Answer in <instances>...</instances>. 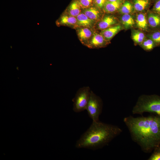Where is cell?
Instances as JSON below:
<instances>
[{
	"instance_id": "6da1fadb",
	"label": "cell",
	"mask_w": 160,
	"mask_h": 160,
	"mask_svg": "<svg viewBox=\"0 0 160 160\" xmlns=\"http://www.w3.org/2000/svg\"><path fill=\"white\" fill-rule=\"evenodd\" d=\"M124 121L132 140L145 152H151L160 145V116L152 114L147 117H125Z\"/></svg>"
},
{
	"instance_id": "7a4b0ae2",
	"label": "cell",
	"mask_w": 160,
	"mask_h": 160,
	"mask_svg": "<svg viewBox=\"0 0 160 160\" xmlns=\"http://www.w3.org/2000/svg\"><path fill=\"white\" fill-rule=\"evenodd\" d=\"M122 129L117 126L99 121H93L77 140L75 147L93 150L101 148L119 135Z\"/></svg>"
},
{
	"instance_id": "3957f363",
	"label": "cell",
	"mask_w": 160,
	"mask_h": 160,
	"mask_svg": "<svg viewBox=\"0 0 160 160\" xmlns=\"http://www.w3.org/2000/svg\"><path fill=\"white\" fill-rule=\"evenodd\" d=\"M132 111L133 114H141L147 112L160 116V96L156 95H141Z\"/></svg>"
},
{
	"instance_id": "277c9868",
	"label": "cell",
	"mask_w": 160,
	"mask_h": 160,
	"mask_svg": "<svg viewBox=\"0 0 160 160\" xmlns=\"http://www.w3.org/2000/svg\"><path fill=\"white\" fill-rule=\"evenodd\" d=\"M91 90L89 87H84L79 89L72 99L73 111L79 113L86 110L89 100Z\"/></svg>"
},
{
	"instance_id": "5b68a950",
	"label": "cell",
	"mask_w": 160,
	"mask_h": 160,
	"mask_svg": "<svg viewBox=\"0 0 160 160\" xmlns=\"http://www.w3.org/2000/svg\"><path fill=\"white\" fill-rule=\"evenodd\" d=\"M103 108L102 99L91 90L90 97L86 109L89 117L93 121H99V117Z\"/></svg>"
},
{
	"instance_id": "8992f818",
	"label": "cell",
	"mask_w": 160,
	"mask_h": 160,
	"mask_svg": "<svg viewBox=\"0 0 160 160\" xmlns=\"http://www.w3.org/2000/svg\"><path fill=\"white\" fill-rule=\"evenodd\" d=\"M109 42L100 33H94L86 46L90 48H98L106 47Z\"/></svg>"
},
{
	"instance_id": "52a82bcc",
	"label": "cell",
	"mask_w": 160,
	"mask_h": 160,
	"mask_svg": "<svg viewBox=\"0 0 160 160\" xmlns=\"http://www.w3.org/2000/svg\"><path fill=\"white\" fill-rule=\"evenodd\" d=\"M77 29V33L81 43L87 46L91 39L93 32L90 28L82 27Z\"/></svg>"
},
{
	"instance_id": "ba28073f",
	"label": "cell",
	"mask_w": 160,
	"mask_h": 160,
	"mask_svg": "<svg viewBox=\"0 0 160 160\" xmlns=\"http://www.w3.org/2000/svg\"><path fill=\"white\" fill-rule=\"evenodd\" d=\"M117 23L116 19L112 15H106L98 23L97 27L103 30L113 26Z\"/></svg>"
},
{
	"instance_id": "9c48e42d",
	"label": "cell",
	"mask_w": 160,
	"mask_h": 160,
	"mask_svg": "<svg viewBox=\"0 0 160 160\" xmlns=\"http://www.w3.org/2000/svg\"><path fill=\"white\" fill-rule=\"evenodd\" d=\"M122 29L121 26L120 24H117L102 30L100 34L109 42L113 37Z\"/></svg>"
},
{
	"instance_id": "30bf717a",
	"label": "cell",
	"mask_w": 160,
	"mask_h": 160,
	"mask_svg": "<svg viewBox=\"0 0 160 160\" xmlns=\"http://www.w3.org/2000/svg\"><path fill=\"white\" fill-rule=\"evenodd\" d=\"M100 9L93 6L89 8L84 9L82 13L89 19L96 22L100 19L101 13Z\"/></svg>"
},
{
	"instance_id": "8fae6325",
	"label": "cell",
	"mask_w": 160,
	"mask_h": 160,
	"mask_svg": "<svg viewBox=\"0 0 160 160\" xmlns=\"http://www.w3.org/2000/svg\"><path fill=\"white\" fill-rule=\"evenodd\" d=\"M77 20V26L91 28L96 22L89 19L83 13L81 12L76 17Z\"/></svg>"
},
{
	"instance_id": "7c38bea8",
	"label": "cell",
	"mask_w": 160,
	"mask_h": 160,
	"mask_svg": "<svg viewBox=\"0 0 160 160\" xmlns=\"http://www.w3.org/2000/svg\"><path fill=\"white\" fill-rule=\"evenodd\" d=\"M59 25L70 26H77V20L76 17L67 14L61 16L58 20Z\"/></svg>"
},
{
	"instance_id": "4fadbf2b",
	"label": "cell",
	"mask_w": 160,
	"mask_h": 160,
	"mask_svg": "<svg viewBox=\"0 0 160 160\" xmlns=\"http://www.w3.org/2000/svg\"><path fill=\"white\" fill-rule=\"evenodd\" d=\"M81 9L78 0H73L67 8L66 13L76 17L81 13Z\"/></svg>"
},
{
	"instance_id": "5bb4252c",
	"label": "cell",
	"mask_w": 160,
	"mask_h": 160,
	"mask_svg": "<svg viewBox=\"0 0 160 160\" xmlns=\"http://www.w3.org/2000/svg\"><path fill=\"white\" fill-rule=\"evenodd\" d=\"M122 3V0H117L114 1H107L105 4L103 9L106 12L113 13L119 9Z\"/></svg>"
},
{
	"instance_id": "9a60e30c",
	"label": "cell",
	"mask_w": 160,
	"mask_h": 160,
	"mask_svg": "<svg viewBox=\"0 0 160 160\" xmlns=\"http://www.w3.org/2000/svg\"><path fill=\"white\" fill-rule=\"evenodd\" d=\"M135 23L137 27L142 30L146 31L148 29V23L145 14L139 13L137 15Z\"/></svg>"
},
{
	"instance_id": "2e32d148",
	"label": "cell",
	"mask_w": 160,
	"mask_h": 160,
	"mask_svg": "<svg viewBox=\"0 0 160 160\" xmlns=\"http://www.w3.org/2000/svg\"><path fill=\"white\" fill-rule=\"evenodd\" d=\"M121 21L124 27L127 29L133 27L135 23L133 17L129 14H123Z\"/></svg>"
},
{
	"instance_id": "e0dca14e",
	"label": "cell",
	"mask_w": 160,
	"mask_h": 160,
	"mask_svg": "<svg viewBox=\"0 0 160 160\" xmlns=\"http://www.w3.org/2000/svg\"><path fill=\"white\" fill-rule=\"evenodd\" d=\"M131 37L134 43L140 45L145 39V34L139 30H133L132 32Z\"/></svg>"
},
{
	"instance_id": "ac0fdd59",
	"label": "cell",
	"mask_w": 160,
	"mask_h": 160,
	"mask_svg": "<svg viewBox=\"0 0 160 160\" xmlns=\"http://www.w3.org/2000/svg\"><path fill=\"white\" fill-rule=\"evenodd\" d=\"M147 20L148 23L152 28H156L160 25V16L156 14L149 13Z\"/></svg>"
},
{
	"instance_id": "d6986e66",
	"label": "cell",
	"mask_w": 160,
	"mask_h": 160,
	"mask_svg": "<svg viewBox=\"0 0 160 160\" xmlns=\"http://www.w3.org/2000/svg\"><path fill=\"white\" fill-rule=\"evenodd\" d=\"M149 4L148 0H135L133 6L135 11L141 12L145 9Z\"/></svg>"
},
{
	"instance_id": "ffe728a7",
	"label": "cell",
	"mask_w": 160,
	"mask_h": 160,
	"mask_svg": "<svg viewBox=\"0 0 160 160\" xmlns=\"http://www.w3.org/2000/svg\"><path fill=\"white\" fill-rule=\"evenodd\" d=\"M133 5L129 1H125L121 5L119 9V11L122 14H129L133 10Z\"/></svg>"
},
{
	"instance_id": "44dd1931",
	"label": "cell",
	"mask_w": 160,
	"mask_h": 160,
	"mask_svg": "<svg viewBox=\"0 0 160 160\" xmlns=\"http://www.w3.org/2000/svg\"><path fill=\"white\" fill-rule=\"evenodd\" d=\"M146 51H150L156 45L155 42L151 39H145L140 45Z\"/></svg>"
},
{
	"instance_id": "7402d4cb",
	"label": "cell",
	"mask_w": 160,
	"mask_h": 160,
	"mask_svg": "<svg viewBox=\"0 0 160 160\" xmlns=\"http://www.w3.org/2000/svg\"><path fill=\"white\" fill-rule=\"evenodd\" d=\"M149 38L153 41L156 45H160V31L154 32L148 36Z\"/></svg>"
},
{
	"instance_id": "603a6c76",
	"label": "cell",
	"mask_w": 160,
	"mask_h": 160,
	"mask_svg": "<svg viewBox=\"0 0 160 160\" xmlns=\"http://www.w3.org/2000/svg\"><path fill=\"white\" fill-rule=\"evenodd\" d=\"M148 160H160V145L155 147Z\"/></svg>"
},
{
	"instance_id": "cb8c5ba5",
	"label": "cell",
	"mask_w": 160,
	"mask_h": 160,
	"mask_svg": "<svg viewBox=\"0 0 160 160\" xmlns=\"http://www.w3.org/2000/svg\"><path fill=\"white\" fill-rule=\"evenodd\" d=\"M80 5L82 9H85L92 6L94 0H78Z\"/></svg>"
},
{
	"instance_id": "d4e9b609",
	"label": "cell",
	"mask_w": 160,
	"mask_h": 160,
	"mask_svg": "<svg viewBox=\"0 0 160 160\" xmlns=\"http://www.w3.org/2000/svg\"><path fill=\"white\" fill-rule=\"evenodd\" d=\"M107 0H94L95 6L100 9H103L105 4Z\"/></svg>"
},
{
	"instance_id": "484cf974",
	"label": "cell",
	"mask_w": 160,
	"mask_h": 160,
	"mask_svg": "<svg viewBox=\"0 0 160 160\" xmlns=\"http://www.w3.org/2000/svg\"><path fill=\"white\" fill-rule=\"evenodd\" d=\"M153 9L156 12L160 13V0H159L156 3Z\"/></svg>"
},
{
	"instance_id": "4316f807",
	"label": "cell",
	"mask_w": 160,
	"mask_h": 160,
	"mask_svg": "<svg viewBox=\"0 0 160 160\" xmlns=\"http://www.w3.org/2000/svg\"><path fill=\"white\" fill-rule=\"evenodd\" d=\"M117 0H107V1H116Z\"/></svg>"
}]
</instances>
